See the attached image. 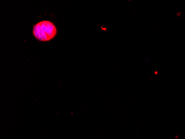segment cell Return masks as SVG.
Returning a JSON list of instances; mask_svg holds the SVG:
<instances>
[{"label": "cell", "instance_id": "6da1fadb", "mask_svg": "<svg viewBox=\"0 0 185 139\" xmlns=\"http://www.w3.org/2000/svg\"><path fill=\"white\" fill-rule=\"evenodd\" d=\"M57 29L55 25L49 21L39 22L33 26V35L40 41H49L56 37Z\"/></svg>", "mask_w": 185, "mask_h": 139}]
</instances>
